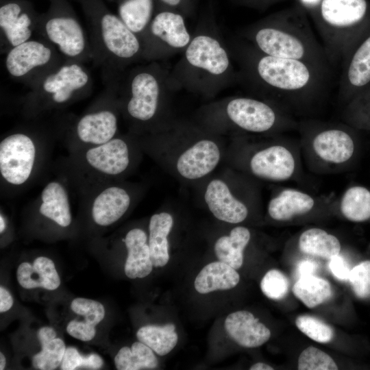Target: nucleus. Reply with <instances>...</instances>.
<instances>
[{
	"instance_id": "nucleus-22",
	"label": "nucleus",
	"mask_w": 370,
	"mask_h": 370,
	"mask_svg": "<svg viewBox=\"0 0 370 370\" xmlns=\"http://www.w3.org/2000/svg\"><path fill=\"white\" fill-rule=\"evenodd\" d=\"M124 243L127 249L125 275L131 279L145 278L153 267L146 233L139 228L132 229L126 234Z\"/></svg>"
},
{
	"instance_id": "nucleus-45",
	"label": "nucleus",
	"mask_w": 370,
	"mask_h": 370,
	"mask_svg": "<svg viewBox=\"0 0 370 370\" xmlns=\"http://www.w3.org/2000/svg\"><path fill=\"white\" fill-rule=\"evenodd\" d=\"M329 268L333 275L338 280H349L351 270L345 260L339 254L330 259Z\"/></svg>"
},
{
	"instance_id": "nucleus-15",
	"label": "nucleus",
	"mask_w": 370,
	"mask_h": 370,
	"mask_svg": "<svg viewBox=\"0 0 370 370\" xmlns=\"http://www.w3.org/2000/svg\"><path fill=\"white\" fill-rule=\"evenodd\" d=\"M190 65L213 75L225 73L230 66L226 50L212 36L201 34L193 38L185 51Z\"/></svg>"
},
{
	"instance_id": "nucleus-20",
	"label": "nucleus",
	"mask_w": 370,
	"mask_h": 370,
	"mask_svg": "<svg viewBox=\"0 0 370 370\" xmlns=\"http://www.w3.org/2000/svg\"><path fill=\"white\" fill-rule=\"evenodd\" d=\"M117 128L115 112L106 108L83 115L76 123L75 132L81 141L99 145L112 139Z\"/></svg>"
},
{
	"instance_id": "nucleus-7",
	"label": "nucleus",
	"mask_w": 370,
	"mask_h": 370,
	"mask_svg": "<svg viewBox=\"0 0 370 370\" xmlns=\"http://www.w3.org/2000/svg\"><path fill=\"white\" fill-rule=\"evenodd\" d=\"M5 53L8 75L29 88L65 61L52 45L41 38L25 41Z\"/></svg>"
},
{
	"instance_id": "nucleus-33",
	"label": "nucleus",
	"mask_w": 370,
	"mask_h": 370,
	"mask_svg": "<svg viewBox=\"0 0 370 370\" xmlns=\"http://www.w3.org/2000/svg\"><path fill=\"white\" fill-rule=\"evenodd\" d=\"M292 291L294 295L309 308L323 304L333 295L330 282L313 275L299 278Z\"/></svg>"
},
{
	"instance_id": "nucleus-24",
	"label": "nucleus",
	"mask_w": 370,
	"mask_h": 370,
	"mask_svg": "<svg viewBox=\"0 0 370 370\" xmlns=\"http://www.w3.org/2000/svg\"><path fill=\"white\" fill-rule=\"evenodd\" d=\"M17 280L26 289L42 287L53 291L60 284V278L53 262L44 256L36 258L33 264L22 262L17 269Z\"/></svg>"
},
{
	"instance_id": "nucleus-32",
	"label": "nucleus",
	"mask_w": 370,
	"mask_h": 370,
	"mask_svg": "<svg viewBox=\"0 0 370 370\" xmlns=\"http://www.w3.org/2000/svg\"><path fill=\"white\" fill-rule=\"evenodd\" d=\"M299 248L304 254L330 260L339 254L341 243L335 236L314 227L306 230L300 235Z\"/></svg>"
},
{
	"instance_id": "nucleus-34",
	"label": "nucleus",
	"mask_w": 370,
	"mask_h": 370,
	"mask_svg": "<svg viewBox=\"0 0 370 370\" xmlns=\"http://www.w3.org/2000/svg\"><path fill=\"white\" fill-rule=\"evenodd\" d=\"M173 323L164 325H147L136 332L139 341L149 346L159 356L168 354L175 347L178 335Z\"/></svg>"
},
{
	"instance_id": "nucleus-42",
	"label": "nucleus",
	"mask_w": 370,
	"mask_h": 370,
	"mask_svg": "<svg viewBox=\"0 0 370 370\" xmlns=\"http://www.w3.org/2000/svg\"><path fill=\"white\" fill-rule=\"evenodd\" d=\"M349 280L357 297L370 299V260L362 261L352 269Z\"/></svg>"
},
{
	"instance_id": "nucleus-41",
	"label": "nucleus",
	"mask_w": 370,
	"mask_h": 370,
	"mask_svg": "<svg viewBox=\"0 0 370 370\" xmlns=\"http://www.w3.org/2000/svg\"><path fill=\"white\" fill-rule=\"evenodd\" d=\"M103 365V360L96 354L87 356L81 355L73 347L66 348L63 359L60 364L62 370H74L79 367L89 369H99Z\"/></svg>"
},
{
	"instance_id": "nucleus-37",
	"label": "nucleus",
	"mask_w": 370,
	"mask_h": 370,
	"mask_svg": "<svg viewBox=\"0 0 370 370\" xmlns=\"http://www.w3.org/2000/svg\"><path fill=\"white\" fill-rule=\"evenodd\" d=\"M344 118L352 127L370 130V88L348 101Z\"/></svg>"
},
{
	"instance_id": "nucleus-14",
	"label": "nucleus",
	"mask_w": 370,
	"mask_h": 370,
	"mask_svg": "<svg viewBox=\"0 0 370 370\" xmlns=\"http://www.w3.org/2000/svg\"><path fill=\"white\" fill-rule=\"evenodd\" d=\"M312 148L321 160L342 164L352 157L355 143L352 134L341 126H328L317 130L312 137Z\"/></svg>"
},
{
	"instance_id": "nucleus-8",
	"label": "nucleus",
	"mask_w": 370,
	"mask_h": 370,
	"mask_svg": "<svg viewBox=\"0 0 370 370\" xmlns=\"http://www.w3.org/2000/svg\"><path fill=\"white\" fill-rule=\"evenodd\" d=\"M229 119L238 127L252 133H263L288 125L289 119L275 107L254 98L231 99L225 108Z\"/></svg>"
},
{
	"instance_id": "nucleus-25",
	"label": "nucleus",
	"mask_w": 370,
	"mask_h": 370,
	"mask_svg": "<svg viewBox=\"0 0 370 370\" xmlns=\"http://www.w3.org/2000/svg\"><path fill=\"white\" fill-rule=\"evenodd\" d=\"M314 206V200L310 195L286 188L270 200L268 213L275 221H285L308 213Z\"/></svg>"
},
{
	"instance_id": "nucleus-1",
	"label": "nucleus",
	"mask_w": 370,
	"mask_h": 370,
	"mask_svg": "<svg viewBox=\"0 0 370 370\" xmlns=\"http://www.w3.org/2000/svg\"><path fill=\"white\" fill-rule=\"evenodd\" d=\"M246 35L260 53L301 60L329 73L332 65L301 8L269 16L251 27Z\"/></svg>"
},
{
	"instance_id": "nucleus-49",
	"label": "nucleus",
	"mask_w": 370,
	"mask_h": 370,
	"mask_svg": "<svg viewBox=\"0 0 370 370\" xmlns=\"http://www.w3.org/2000/svg\"><path fill=\"white\" fill-rule=\"evenodd\" d=\"M170 8H177L182 5L186 0H158Z\"/></svg>"
},
{
	"instance_id": "nucleus-19",
	"label": "nucleus",
	"mask_w": 370,
	"mask_h": 370,
	"mask_svg": "<svg viewBox=\"0 0 370 370\" xmlns=\"http://www.w3.org/2000/svg\"><path fill=\"white\" fill-rule=\"evenodd\" d=\"M224 327L228 336L238 345L247 348L260 347L271 337L270 330L259 321L254 314L246 310L230 314Z\"/></svg>"
},
{
	"instance_id": "nucleus-10",
	"label": "nucleus",
	"mask_w": 370,
	"mask_h": 370,
	"mask_svg": "<svg viewBox=\"0 0 370 370\" xmlns=\"http://www.w3.org/2000/svg\"><path fill=\"white\" fill-rule=\"evenodd\" d=\"M126 110L133 119L147 122L158 110L161 92L160 81L152 67L140 68L131 74L127 83Z\"/></svg>"
},
{
	"instance_id": "nucleus-47",
	"label": "nucleus",
	"mask_w": 370,
	"mask_h": 370,
	"mask_svg": "<svg viewBox=\"0 0 370 370\" xmlns=\"http://www.w3.org/2000/svg\"><path fill=\"white\" fill-rule=\"evenodd\" d=\"M13 303V298L10 292L1 286L0 287V312H5L10 310Z\"/></svg>"
},
{
	"instance_id": "nucleus-27",
	"label": "nucleus",
	"mask_w": 370,
	"mask_h": 370,
	"mask_svg": "<svg viewBox=\"0 0 370 370\" xmlns=\"http://www.w3.org/2000/svg\"><path fill=\"white\" fill-rule=\"evenodd\" d=\"M173 224V217L165 212L154 214L150 219L148 244L155 267H162L169 260L168 236Z\"/></svg>"
},
{
	"instance_id": "nucleus-38",
	"label": "nucleus",
	"mask_w": 370,
	"mask_h": 370,
	"mask_svg": "<svg viewBox=\"0 0 370 370\" xmlns=\"http://www.w3.org/2000/svg\"><path fill=\"white\" fill-rule=\"evenodd\" d=\"M297 328L312 340L328 343L334 336V329L322 320L308 314L298 316L295 319Z\"/></svg>"
},
{
	"instance_id": "nucleus-52",
	"label": "nucleus",
	"mask_w": 370,
	"mask_h": 370,
	"mask_svg": "<svg viewBox=\"0 0 370 370\" xmlns=\"http://www.w3.org/2000/svg\"><path fill=\"white\" fill-rule=\"evenodd\" d=\"M5 220L2 216V214H1L0 216V232L2 233L5 229Z\"/></svg>"
},
{
	"instance_id": "nucleus-36",
	"label": "nucleus",
	"mask_w": 370,
	"mask_h": 370,
	"mask_svg": "<svg viewBox=\"0 0 370 370\" xmlns=\"http://www.w3.org/2000/svg\"><path fill=\"white\" fill-rule=\"evenodd\" d=\"M340 210L345 218L353 222L370 219V190L362 186L349 187L342 196Z\"/></svg>"
},
{
	"instance_id": "nucleus-44",
	"label": "nucleus",
	"mask_w": 370,
	"mask_h": 370,
	"mask_svg": "<svg viewBox=\"0 0 370 370\" xmlns=\"http://www.w3.org/2000/svg\"><path fill=\"white\" fill-rule=\"evenodd\" d=\"M66 332L71 336L82 341L92 340L96 334L95 327L86 321L77 319L71 321L66 326Z\"/></svg>"
},
{
	"instance_id": "nucleus-39",
	"label": "nucleus",
	"mask_w": 370,
	"mask_h": 370,
	"mask_svg": "<svg viewBox=\"0 0 370 370\" xmlns=\"http://www.w3.org/2000/svg\"><path fill=\"white\" fill-rule=\"evenodd\" d=\"M299 370H337L338 366L328 354L319 348L309 346L298 358Z\"/></svg>"
},
{
	"instance_id": "nucleus-35",
	"label": "nucleus",
	"mask_w": 370,
	"mask_h": 370,
	"mask_svg": "<svg viewBox=\"0 0 370 370\" xmlns=\"http://www.w3.org/2000/svg\"><path fill=\"white\" fill-rule=\"evenodd\" d=\"M119 370L154 369L158 365L153 350L143 343L135 342L131 348L122 347L114 358Z\"/></svg>"
},
{
	"instance_id": "nucleus-4",
	"label": "nucleus",
	"mask_w": 370,
	"mask_h": 370,
	"mask_svg": "<svg viewBox=\"0 0 370 370\" xmlns=\"http://www.w3.org/2000/svg\"><path fill=\"white\" fill-rule=\"evenodd\" d=\"M312 14L331 65H342L370 31L367 0H322Z\"/></svg>"
},
{
	"instance_id": "nucleus-40",
	"label": "nucleus",
	"mask_w": 370,
	"mask_h": 370,
	"mask_svg": "<svg viewBox=\"0 0 370 370\" xmlns=\"http://www.w3.org/2000/svg\"><path fill=\"white\" fill-rule=\"evenodd\" d=\"M289 280L287 277L278 269L268 271L260 282L262 293L273 300L283 299L289 290Z\"/></svg>"
},
{
	"instance_id": "nucleus-17",
	"label": "nucleus",
	"mask_w": 370,
	"mask_h": 370,
	"mask_svg": "<svg viewBox=\"0 0 370 370\" xmlns=\"http://www.w3.org/2000/svg\"><path fill=\"white\" fill-rule=\"evenodd\" d=\"M156 39L175 49L186 47L191 40L184 17L169 10L155 14L147 30L140 37L142 45Z\"/></svg>"
},
{
	"instance_id": "nucleus-11",
	"label": "nucleus",
	"mask_w": 370,
	"mask_h": 370,
	"mask_svg": "<svg viewBox=\"0 0 370 370\" xmlns=\"http://www.w3.org/2000/svg\"><path fill=\"white\" fill-rule=\"evenodd\" d=\"M36 148L27 134L15 133L0 143V173L13 185H21L31 175L35 161Z\"/></svg>"
},
{
	"instance_id": "nucleus-23",
	"label": "nucleus",
	"mask_w": 370,
	"mask_h": 370,
	"mask_svg": "<svg viewBox=\"0 0 370 370\" xmlns=\"http://www.w3.org/2000/svg\"><path fill=\"white\" fill-rule=\"evenodd\" d=\"M130 204V197L125 189L118 186L108 187L95 199L92 217L99 225H110L125 213Z\"/></svg>"
},
{
	"instance_id": "nucleus-30",
	"label": "nucleus",
	"mask_w": 370,
	"mask_h": 370,
	"mask_svg": "<svg viewBox=\"0 0 370 370\" xmlns=\"http://www.w3.org/2000/svg\"><path fill=\"white\" fill-rule=\"evenodd\" d=\"M37 335L41 351L33 357L34 367L41 370L56 369L61 364L66 350L64 341L56 338V333L51 327L40 328Z\"/></svg>"
},
{
	"instance_id": "nucleus-3",
	"label": "nucleus",
	"mask_w": 370,
	"mask_h": 370,
	"mask_svg": "<svg viewBox=\"0 0 370 370\" xmlns=\"http://www.w3.org/2000/svg\"><path fill=\"white\" fill-rule=\"evenodd\" d=\"M76 1L90 28L92 60L111 82L117 71L142 55L141 41L103 0Z\"/></svg>"
},
{
	"instance_id": "nucleus-26",
	"label": "nucleus",
	"mask_w": 370,
	"mask_h": 370,
	"mask_svg": "<svg viewBox=\"0 0 370 370\" xmlns=\"http://www.w3.org/2000/svg\"><path fill=\"white\" fill-rule=\"evenodd\" d=\"M240 275L235 269L220 260L206 265L195 280V288L201 294L235 287Z\"/></svg>"
},
{
	"instance_id": "nucleus-5",
	"label": "nucleus",
	"mask_w": 370,
	"mask_h": 370,
	"mask_svg": "<svg viewBox=\"0 0 370 370\" xmlns=\"http://www.w3.org/2000/svg\"><path fill=\"white\" fill-rule=\"evenodd\" d=\"M39 14L36 33L52 45L66 61L83 64L93 58L90 42L67 0H49Z\"/></svg>"
},
{
	"instance_id": "nucleus-2",
	"label": "nucleus",
	"mask_w": 370,
	"mask_h": 370,
	"mask_svg": "<svg viewBox=\"0 0 370 370\" xmlns=\"http://www.w3.org/2000/svg\"><path fill=\"white\" fill-rule=\"evenodd\" d=\"M246 52L249 77L277 97L301 101L322 92L328 74L317 67L301 60L268 56L253 47Z\"/></svg>"
},
{
	"instance_id": "nucleus-51",
	"label": "nucleus",
	"mask_w": 370,
	"mask_h": 370,
	"mask_svg": "<svg viewBox=\"0 0 370 370\" xmlns=\"http://www.w3.org/2000/svg\"><path fill=\"white\" fill-rule=\"evenodd\" d=\"M6 360L2 352L0 353V369L2 370L5 368Z\"/></svg>"
},
{
	"instance_id": "nucleus-9",
	"label": "nucleus",
	"mask_w": 370,
	"mask_h": 370,
	"mask_svg": "<svg viewBox=\"0 0 370 370\" xmlns=\"http://www.w3.org/2000/svg\"><path fill=\"white\" fill-rule=\"evenodd\" d=\"M38 13L27 0H1L0 35L1 51L32 39L36 33Z\"/></svg>"
},
{
	"instance_id": "nucleus-16",
	"label": "nucleus",
	"mask_w": 370,
	"mask_h": 370,
	"mask_svg": "<svg viewBox=\"0 0 370 370\" xmlns=\"http://www.w3.org/2000/svg\"><path fill=\"white\" fill-rule=\"evenodd\" d=\"M221 158L219 146L214 141L203 139L195 143L178 157L176 169L188 180L201 178L212 172Z\"/></svg>"
},
{
	"instance_id": "nucleus-6",
	"label": "nucleus",
	"mask_w": 370,
	"mask_h": 370,
	"mask_svg": "<svg viewBox=\"0 0 370 370\" xmlns=\"http://www.w3.org/2000/svg\"><path fill=\"white\" fill-rule=\"evenodd\" d=\"M92 80L82 63L64 61L30 87L27 98L35 104L62 105L90 90Z\"/></svg>"
},
{
	"instance_id": "nucleus-21",
	"label": "nucleus",
	"mask_w": 370,
	"mask_h": 370,
	"mask_svg": "<svg viewBox=\"0 0 370 370\" xmlns=\"http://www.w3.org/2000/svg\"><path fill=\"white\" fill-rule=\"evenodd\" d=\"M89 165L98 171L110 175L123 173L130 163L129 149L125 140L112 138L89 149L86 153Z\"/></svg>"
},
{
	"instance_id": "nucleus-50",
	"label": "nucleus",
	"mask_w": 370,
	"mask_h": 370,
	"mask_svg": "<svg viewBox=\"0 0 370 370\" xmlns=\"http://www.w3.org/2000/svg\"><path fill=\"white\" fill-rule=\"evenodd\" d=\"M250 370H273V368L264 362H256L251 365L249 368Z\"/></svg>"
},
{
	"instance_id": "nucleus-48",
	"label": "nucleus",
	"mask_w": 370,
	"mask_h": 370,
	"mask_svg": "<svg viewBox=\"0 0 370 370\" xmlns=\"http://www.w3.org/2000/svg\"><path fill=\"white\" fill-rule=\"evenodd\" d=\"M300 4L305 9L312 13L317 8L322 0H299Z\"/></svg>"
},
{
	"instance_id": "nucleus-18",
	"label": "nucleus",
	"mask_w": 370,
	"mask_h": 370,
	"mask_svg": "<svg viewBox=\"0 0 370 370\" xmlns=\"http://www.w3.org/2000/svg\"><path fill=\"white\" fill-rule=\"evenodd\" d=\"M204 199L210 211L220 221L239 223L248 215L247 206L232 194L227 185L221 180L209 182Z\"/></svg>"
},
{
	"instance_id": "nucleus-28",
	"label": "nucleus",
	"mask_w": 370,
	"mask_h": 370,
	"mask_svg": "<svg viewBox=\"0 0 370 370\" xmlns=\"http://www.w3.org/2000/svg\"><path fill=\"white\" fill-rule=\"evenodd\" d=\"M42 204L39 211L43 216L62 227L71 223V213L67 192L59 182L47 184L41 193Z\"/></svg>"
},
{
	"instance_id": "nucleus-12",
	"label": "nucleus",
	"mask_w": 370,
	"mask_h": 370,
	"mask_svg": "<svg viewBox=\"0 0 370 370\" xmlns=\"http://www.w3.org/2000/svg\"><path fill=\"white\" fill-rule=\"evenodd\" d=\"M341 96L347 101L370 88V31L342 64Z\"/></svg>"
},
{
	"instance_id": "nucleus-46",
	"label": "nucleus",
	"mask_w": 370,
	"mask_h": 370,
	"mask_svg": "<svg viewBox=\"0 0 370 370\" xmlns=\"http://www.w3.org/2000/svg\"><path fill=\"white\" fill-rule=\"evenodd\" d=\"M317 265L310 260H303L300 262L297 268V275L298 278L313 275L317 270Z\"/></svg>"
},
{
	"instance_id": "nucleus-13",
	"label": "nucleus",
	"mask_w": 370,
	"mask_h": 370,
	"mask_svg": "<svg viewBox=\"0 0 370 370\" xmlns=\"http://www.w3.org/2000/svg\"><path fill=\"white\" fill-rule=\"evenodd\" d=\"M249 166L251 173L259 178L282 182L293 175L296 162L287 147L274 145L255 153L250 160Z\"/></svg>"
},
{
	"instance_id": "nucleus-43",
	"label": "nucleus",
	"mask_w": 370,
	"mask_h": 370,
	"mask_svg": "<svg viewBox=\"0 0 370 370\" xmlns=\"http://www.w3.org/2000/svg\"><path fill=\"white\" fill-rule=\"evenodd\" d=\"M71 308L73 312L84 316V321L95 327L105 316L104 307L100 302L86 298L74 299L71 302Z\"/></svg>"
},
{
	"instance_id": "nucleus-31",
	"label": "nucleus",
	"mask_w": 370,
	"mask_h": 370,
	"mask_svg": "<svg viewBox=\"0 0 370 370\" xmlns=\"http://www.w3.org/2000/svg\"><path fill=\"white\" fill-rule=\"evenodd\" d=\"M153 0H119L118 16L140 38L153 17Z\"/></svg>"
},
{
	"instance_id": "nucleus-29",
	"label": "nucleus",
	"mask_w": 370,
	"mask_h": 370,
	"mask_svg": "<svg viewBox=\"0 0 370 370\" xmlns=\"http://www.w3.org/2000/svg\"><path fill=\"white\" fill-rule=\"evenodd\" d=\"M251 238L249 230L242 226L233 228L230 235L220 237L214 244V252L219 260L235 269L243 263V251Z\"/></svg>"
}]
</instances>
